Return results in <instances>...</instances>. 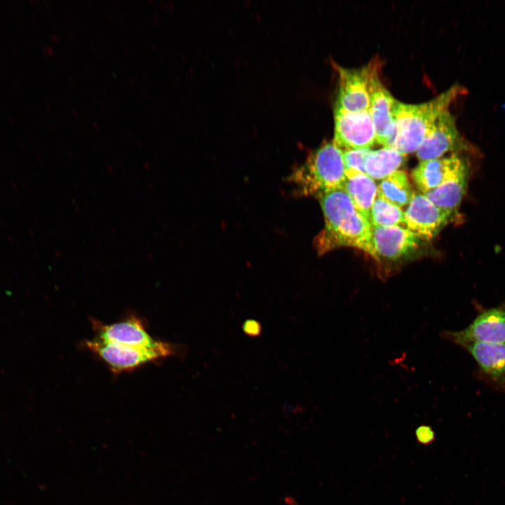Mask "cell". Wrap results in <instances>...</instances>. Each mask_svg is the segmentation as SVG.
<instances>
[{
	"label": "cell",
	"instance_id": "1",
	"mask_svg": "<svg viewBox=\"0 0 505 505\" xmlns=\"http://www.w3.org/2000/svg\"><path fill=\"white\" fill-rule=\"evenodd\" d=\"M324 217L323 230L314 238L318 255L338 247H352L378 260L372 239V225L355 207L343 188L318 196Z\"/></svg>",
	"mask_w": 505,
	"mask_h": 505
},
{
	"label": "cell",
	"instance_id": "2",
	"mask_svg": "<svg viewBox=\"0 0 505 505\" xmlns=\"http://www.w3.org/2000/svg\"><path fill=\"white\" fill-rule=\"evenodd\" d=\"M464 93L462 86L454 85L423 103L406 104L396 100L393 108L394 133L389 147L405 155L417 152L438 116Z\"/></svg>",
	"mask_w": 505,
	"mask_h": 505
},
{
	"label": "cell",
	"instance_id": "3",
	"mask_svg": "<svg viewBox=\"0 0 505 505\" xmlns=\"http://www.w3.org/2000/svg\"><path fill=\"white\" fill-rule=\"evenodd\" d=\"M287 180L298 196H318L342 188L345 181L342 150L332 141L323 143L294 169Z\"/></svg>",
	"mask_w": 505,
	"mask_h": 505
},
{
	"label": "cell",
	"instance_id": "4",
	"mask_svg": "<svg viewBox=\"0 0 505 505\" xmlns=\"http://www.w3.org/2000/svg\"><path fill=\"white\" fill-rule=\"evenodd\" d=\"M85 345L116 374L134 370L149 363L178 353L177 346L168 349H140L96 338L86 341Z\"/></svg>",
	"mask_w": 505,
	"mask_h": 505
},
{
	"label": "cell",
	"instance_id": "5",
	"mask_svg": "<svg viewBox=\"0 0 505 505\" xmlns=\"http://www.w3.org/2000/svg\"><path fill=\"white\" fill-rule=\"evenodd\" d=\"M332 142L342 151L370 149L376 132L369 111L351 112L335 107Z\"/></svg>",
	"mask_w": 505,
	"mask_h": 505
},
{
	"label": "cell",
	"instance_id": "6",
	"mask_svg": "<svg viewBox=\"0 0 505 505\" xmlns=\"http://www.w3.org/2000/svg\"><path fill=\"white\" fill-rule=\"evenodd\" d=\"M442 337L463 347L470 343H505V304L482 310L459 331H444Z\"/></svg>",
	"mask_w": 505,
	"mask_h": 505
},
{
	"label": "cell",
	"instance_id": "7",
	"mask_svg": "<svg viewBox=\"0 0 505 505\" xmlns=\"http://www.w3.org/2000/svg\"><path fill=\"white\" fill-rule=\"evenodd\" d=\"M93 327L96 334L95 338L102 341L140 349H168L175 346L154 338L142 321L134 315L111 324L94 320Z\"/></svg>",
	"mask_w": 505,
	"mask_h": 505
},
{
	"label": "cell",
	"instance_id": "8",
	"mask_svg": "<svg viewBox=\"0 0 505 505\" xmlns=\"http://www.w3.org/2000/svg\"><path fill=\"white\" fill-rule=\"evenodd\" d=\"M456 213L438 207L423 194L415 193L404 212V225L419 238L431 240L454 219Z\"/></svg>",
	"mask_w": 505,
	"mask_h": 505
},
{
	"label": "cell",
	"instance_id": "9",
	"mask_svg": "<svg viewBox=\"0 0 505 505\" xmlns=\"http://www.w3.org/2000/svg\"><path fill=\"white\" fill-rule=\"evenodd\" d=\"M370 63L369 112L375 128L376 142L389 147L394 133L393 108L396 100L380 79L377 61Z\"/></svg>",
	"mask_w": 505,
	"mask_h": 505
},
{
	"label": "cell",
	"instance_id": "10",
	"mask_svg": "<svg viewBox=\"0 0 505 505\" xmlns=\"http://www.w3.org/2000/svg\"><path fill=\"white\" fill-rule=\"evenodd\" d=\"M338 88L335 107L351 112L369 111L370 63L359 68L335 65Z\"/></svg>",
	"mask_w": 505,
	"mask_h": 505
},
{
	"label": "cell",
	"instance_id": "11",
	"mask_svg": "<svg viewBox=\"0 0 505 505\" xmlns=\"http://www.w3.org/2000/svg\"><path fill=\"white\" fill-rule=\"evenodd\" d=\"M466 148L454 117L448 109L438 116L416 153L422 161L439 159L449 152Z\"/></svg>",
	"mask_w": 505,
	"mask_h": 505
},
{
	"label": "cell",
	"instance_id": "12",
	"mask_svg": "<svg viewBox=\"0 0 505 505\" xmlns=\"http://www.w3.org/2000/svg\"><path fill=\"white\" fill-rule=\"evenodd\" d=\"M468 169L457 154L447 157L422 161L412 172V178L422 194L438 187L447 179Z\"/></svg>",
	"mask_w": 505,
	"mask_h": 505
},
{
	"label": "cell",
	"instance_id": "13",
	"mask_svg": "<svg viewBox=\"0 0 505 505\" xmlns=\"http://www.w3.org/2000/svg\"><path fill=\"white\" fill-rule=\"evenodd\" d=\"M462 348L473 357L484 380L494 387L505 389V343L474 342Z\"/></svg>",
	"mask_w": 505,
	"mask_h": 505
},
{
	"label": "cell",
	"instance_id": "14",
	"mask_svg": "<svg viewBox=\"0 0 505 505\" xmlns=\"http://www.w3.org/2000/svg\"><path fill=\"white\" fill-rule=\"evenodd\" d=\"M372 239L378 258L381 256L393 260L409 254L419 245V238L400 225L372 226Z\"/></svg>",
	"mask_w": 505,
	"mask_h": 505
},
{
	"label": "cell",
	"instance_id": "15",
	"mask_svg": "<svg viewBox=\"0 0 505 505\" xmlns=\"http://www.w3.org/2000/svg\"><path fill=\"white\" fill-rule=\"evenodd\" d=\"M344 190L356 209L370 222V211L377 195V185L365 173L345 170Z\"/></svg>",
	"mask_w": 505,
	"mask_h": 505
},
{
	"label": "cell",
	"instance_id": "16",
	"mask_svg": "<svg viewBox=\"0 0 505 505\" xmlns=\"http://www.w3.org/2000/svg\"><path fill=\"white\" fill-rule=\"evenodd\" d=\"M468 174L466 169L423 194L438 207L457 212L466 191Z\"/></svg>",
	"mask_w": 505,
	"mask_h": 505
},
{
	"label": "cell",
	"instance_id": "17",
	"mask_svg": "<svg viewBox=\"0 0 505 505\" xmlns=\"http://www.w3.org/2000/svg\"><path fill=\"white\" fill-rule=\"evenodd\" d=\"M405 156L391 147L370 150L365 157V173L374 180H382L398 170L404 164Z\"/></svg>",
	"mask_w": 505,
	"mask_h": 505
},
{
	"label": "cell",
	"instance_id": "18",
	"mask_svg": "<svg viewBox=\"0 0 505 505\" xmlns=\"http://www.w3.org/2000/svg\"><path fill=\"white\" fill-rule=\"evenodd\" d=\"M377 194L402 208L410 203L415 192L406 173L398 170L380 181L377 185Z\"/></svg>",
	"mask_w": 505,
	"mask_h": 505
},
{
	"label": "cell",
	"instance_id": "19",
	"mask_svg": "<svg viewBox=\"0 0 505 505\" xmlns=\"http://www.w3.org/2000/svg\"><path fill=\"white\" fill-rule=\"evenodd\" d=\"M370 224L373 227L404 224V211L377 194L370 211Z\"/></svg>",
	"mask_w": 505,
	"mask_h": 505
},
{
	"label": "cell",
	"instance_id": "20",
	"mask_svg": "<svg viewBox=\"0 0 505 505\" xmlns=\"http://www.w3.org/2000/svg\"><path fill=\"white\" fill-rule=\"evenodd\" d=\"M370 150V149H358L342 151L345 170L365 173V160Z\"/></svg>",
	"mask_w": 505,
	"mask_h": 505
},
{
	"label": "cell",
	"instance_id": "21",
	"mask_svg": "<svg viewBox=\"0 0 505 505\" xmlns=\"http://www.w3.org/2000/svg\"><path fill=\"white\" fill-rule=\"evenodd\" d=\"M262 325L256 320L248 319L245 320L242 325V330L243 332L249 337H257L262 332Z\"/></svg>",
	"mask_w": 505,
	"mask_h": 505
},
{
	"label": "cell",
	"instance_id": "22",
	"mask_svg": "<svg viewBox=\"0 0 505 505\" xmlns=\"http://www.w3.org/2000/svg\"><path fill=\"white\" fill-rule=\"evenodd\" d=\"M417 439L421 443H429L434 439V432L431 426L421 425L415 431Z\"/></svg>",
	"mask_w": 505,
	"mask_h": 505
}]
</instances>
